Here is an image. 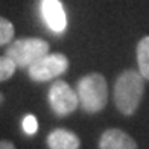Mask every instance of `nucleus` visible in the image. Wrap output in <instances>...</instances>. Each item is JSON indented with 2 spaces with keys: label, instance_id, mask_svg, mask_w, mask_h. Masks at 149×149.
<instances>
[{
  "label": "nucleus",
  "instance_id": "14",
  "mask_svg": "<svg viewBox=\"0 0 149 149\" xmlns=\"http://www.w3.org/2000/svg\"><path fill=\"white\" fill-rule=\"evenodd\" d=\"M2 100H3V96H2V94H0V102H2Z\"/></svg>",
  "mask_w": 149,
  "mask_h": 149
},
{
  "label": "nucleus",
  "instance_id": "3",
  "mask_svg": "<svg viewBox=\"0 0 149 149\" xmlns=\"http://www.w3.org/2000/svg\"><path fill=\"white\" fill-rule=\"evenodd\" d=\"M49 53V43L41 38H18L12 41L5 55L11 58L17 67L28 69L40 58Z\"/></svg>",
  "mask_w": 149,
  "mask_h": 149
},
{
  "label": "nucleus",
  "instance_id": "12",
  "mask_svg": "<svg viewBox=\"0 0 149 149\" xmlns=\"http://www.w3.org/2000/svg\"><path fill=\"white\" fill-rule=\"evenodd\" d=\"M23 131L28 135H33L38 131V122H37L35 116L28 114V116L23 119Z\"/></svg>",
  "mask_w": 149,
  "mask_h": 149
},
{
  "label": "nucleus",
  "instance_id": "2",
  "mask_svg": "<svg viewBox=\"0 0 149 149\" xmlns=\"http://www.w3.org/2000/svg\"><path fill=\"white\" fill-rule=\"evenodd\" d=\"M76 93L79 97V105L85 113L102 111L108 102V84L104 74L90 73L82 76L76 84Z\"/></svg>",
  "mask_w": 149,
  "mask_h": 149
},
{
  "label": "nucleus",
  "instance_id": "5",
  "mask_svg": "<svg viewBox=\"0 0 149 149\" xmlns=\"http://www.w3.org/2000/svg\"><path fill=\"white\" fill-rule=\"evenodd\" d=\"M49 104L52 111L59 117L72 114L79 105L78 93L65 82L56 79L49 88Z\"/></svg>",
  "mask_w": 149,
  "mask_h": 149
},
{
  "label": "nucleus",
  "instance_id": "13",
  "mask_svg": "<svg viewBox=\"0 0 149 149\" xmlns=\"http://www.w3.org/2000/svg\"><path fill=\"white\" fill-rule=\"evenodd\" d=\"M0 149H15V146L8 140H0Z\"/></svg>",
  "mask_w": 149,
  "mask_h": 149
},
{
  "label": "nucleus",
  "instance_id": "11",
  "mask_svg": "<svg viewBox=\"0 0 149 149\" xmlns=\"http://www.w3.org/2000/svg\"><path fill=\"white\" fill-rule=\"evenodd\" d=\"M15 63L8 56H0V82L8 81L15 73Z\"/></svg>",
  "mask_w": 149,
  "mask_h": 149
},
{
  "label": "nucleus",
  "instance_id": "6",
  "mask_svg": "<svg viewBox=\"0 0 149 149\" xmlns=\"http://www.w3.org/2000/svg\"><path fill=\"white\" fill-rule=\"evenodd\" d=\"M41 15L50 31L61 33L67 28V17L59 0H41Z\"/></svg>",
  "mask_w": 149,
  "mask_h": 149
},
{
  "label": "nucleus",
  "instance_id": "1",
  "mask_svg": "<svg viewBox=\"0 0 149 149\" xmlns=\"http://www.w3.org/2000/svg\"><path fill=\"white\" fill-rule=\"evenodd\" d=\"M145 78L137 70H125L119 74L114 84V104L125 116L137 111L145 93Z\"/></svg>",
  "mask_w": 149,
  "mask_h": 149
},
{
  "label": "nucleus",
  "instance_id": "8",
  "mask_svg": "<svg viewBox=\"0 0 149 149\" xmlns=\"http://www.w3.org/2000/svg\"><path fill=\"white\" fill-rule=\"evenodd\" d=\"M47 146L50 149H79L81 141L74 132L56 128L47 135Z\"/></svg>",
  "mask_w": 149,
  "mask_h": 149
},
{
  "label": "nucleus",
  "instance_id": "9",
  "mask_svg": "<svg viewBox=\"0 0 149 149\" xmlns=\"http://www.w3.org/2000/svg\"><path fill=\"white\" fill-rule=\"evenodd\" d=\"M137 64L139 72L149 81V35L143 37L137 44Z\"/></svg>",
  "mask_w": 149,
  "mask_h": 149
},
{
  "label": "nucleus",
  "instance_id": "10",
  "mask_svg": "<svg viewBox=\"0 0 149 149\" xmlns=\"http://www.w3.org/2000/svg\"><path fill=\"white\" fill-rule=\"evenodd\" d=\"M14 38V24L8 18L0 17V46L8 44Z\"/></svg>",
  "mask_w": 149,
  "mask_h": 149
},
{
  "label": "nucleus",
  "instance_id": "7",
  "mask_svg": "<svg viewBox=\"0 0 149 149\" xmlns=\"http://www.w3.org/2000/svg\"><path fill=\"white\" fill-rule=\"evenodd\" d=\"M99 149H139L135 140L119 128H110L99 139Z\"/></svg>",
  "mask_w": 149,
  "mask_h": 149
},
{
  "label": "nucleus",
  "instance_id": "4",
  "mask_svg": "<svg viewBox=\"0 0 149 149\" xmlns=\"http://www.w3.org/2000/svg\"><path fill=\"white\" fill-rule=\"evenodd\" d=\"M67 69H69V59L64 53H47L28 67V74L35 82H46L64 74Z\"/></svg>",
  "mask_w": 149,
  "mask_h": 149
}]
</instances>
